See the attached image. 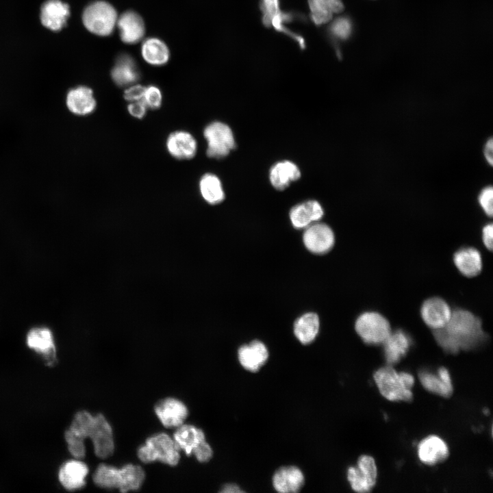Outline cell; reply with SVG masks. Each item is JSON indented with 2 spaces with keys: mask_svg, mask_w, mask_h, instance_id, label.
Masks as SVG:
<instances>
[{
  "mask_svg": "<svg viewBox=\"0 0 493 493\" xmlns=\"http://www.w3.org/2000/svg\"><path fill=\"white\" fill-rule=\"evenodd\" d=\"M435 340L442 350L455 355L460 351H472L481 346L487 339L482 322L472 312L464 309L452 311L444 327L433 330Z\"/></svg>",
  "mask_w": 493,
  "mask_h": 493,
  "instance_id": "obj_1",
  "label": "cell"
},
{
  "mask_svg": "<svg viewBox=\"0 0 493 493\" xmlns=\"http://www.w3.org/2000/svg\"><path fill=\"white\" fill-rule=\"evenodd\" d=\"M65 433L84 442L90 438L92 442L95 455L107 458L114 450L112 429L103 415L95 416L81 410L77 412Z\"/></svg>",
  "mask_w": 493,
  "mask_h": 493,
  "instance_id": "obj_2",
  "label": "cell"
},
{
  "mask_svg": "<svg viewBox=\"0 0 493 493\" xmlns=\"http://www.w3.org/2000/svg\"><path fill=\"white\" fill-rule=\"evenodd\" d=\"M144 477L143 469L138 465L127 464L121 468H117L101 464L95 470L92 479L94 483L100 488L118 489L125 492L138 490Z\"/></svg>",
  "mask_w": 493,
  "mask_h": 493,
  "instance_id": "obj_3",
  "label": "cell"
},
{
  "mask_svg": "<svg viewBox=\"0 0 493 493\" xmlns=\"http://www.w3.org/2000/svg\"><path fill=\"white\" fill-rule=\"evenodd\" d=\"M373 379L380 394L385 399L394 402H411L413 400L412 390L415 379L411 373L398 372L393 366L386 364L375 371Z\"/></svg>",
  "mask_w": 493,
  "mask_h": 493,
  "instance_id": "obj_4",
  "label": "cell"
},
{
  "mask_svg": "<svg viewBox=\"0 0 493 493\" xmlns=\"http://www.w3.org/2000/svg\"><path fill=\"white\" fill-rule=\"evenodd\" d=\"M84 27L92 34L108 36L112 34L118 19L116 9L110 3L98 0L89 3L82 13Z\"/></svg>",
  "mask_w": 493,
  "mask_h": 493,
  "instance_id": "obj_5",
  "label": "cell"
},
{
  "mask_svg": "<svg viewBox=\"0 0 493 493\" xmlns=\"http://www.w3.org/2000/svg\"><path fill=\"white\" fill-rule=\"evenodd\" d=\"M179 448L173 438L164 433L149 438L138 450V456L144 463L159 461L175 466L180 458Z\"/></svg>",
  "mask_w": 493,
  "mask_h": 493,
  "instance_id": "obj_6",
  "label": "cell"
},
{
  "mask_svg": "<svg viewBox=\"0 0 493 493\" xmlns=\"http://www.w3.org/2000/svg\"><path fill=\"white\" fill-rule=\"evenodd\" d=\"M355 329L362 340L368 345H381L392 331L389 320L381 314L367 311L356 319Z\"/></svg>",
  "mask_w": 493,
  "mask_h": 493,
  "instance_id": "obj_7",
  "label": "cell"
},
{
  "mask_svg": "<svg viewBox=\"0 0 493 493\" xmlns=\"http://www.w3.org/2000/svg\"><path fill=\"white\" fill-rule=\"evenodd\" d=\"M207 140L208 157L220 159L235 148L236 142L231 128L226 124L215 121L207 125L203 131Z\"/></svg>",
  "mask_w": 493,
  "mask_h": 493,
  "instance_id": "obj_8",
  "label": "cell"
},
{
  "mask_svg": "<svg viewBox=\"0 0 493 493\" xmlns=\"http://www.w3.org/2000/svg\"><path fill=\"white\" fill-rule=\"evenodd\" d=\"M377 467L375 459L369 455H362L357 465L347 470V479L353 490L359 493L370 492L377 483Z\"/></svg>",
  "mask_w": 493,
  "mask_h": 493,
  "instance_id": "obj_9",
  "label": "cell"
},
{
  "mask_svg": "<svg viewBox=\"0 0 493 493\" xmlns=\"http://www.w3.org/2000/svg\"><path fill=\"white\" fill-rule=\"evenodd\" d=\"M27 346L40 355L48 366L57 362L56 348L52 331L40 326L31 328L26 336Z\"/></svg>",
  "mask_w": 493,
  "mask_h": 493,
  "instance_id": "obj_10",
  "label": "cell"
},
{
  "mask_svg": "<svg viewBox=\"0 0 493 493\" xmlns=\"http://www.w3.org/2000/svg\"><path fill=\"white\" fill-rule=\"evenodd\" d=\"M453 309L441 297L432 296L425 300L420 314L423 323L432 330L439 329L449 320Z\"/></svg>",
  "mask_w": 493,
  "mask_h": 493,
  "instance_id": "obj_11",
  "label": "cell"
},
{
  "mask_svg": "<svg viewBox=\"0 0 493 493\" xmlns=\"http://www.w3.org/2000/svg\"><path fill=\"white\" fill-rule=\"evenodd\" d=\"M303 240L305 247L310 252L323 254L333 248L335 236L329 226L316 222L305 228Z\"/></svg>",
  "mask_w": 493,
  "mask_h": 493,
  "instance_id": "obj_12",
  "label": "cell"
},
{
  "mask_svg": "<svg viewBox=\"0 0 493 493\" xmlns=\"http://www.w3.org/2000/svg\"><path fill=\"white\" fill-rule=\"evenodd\" d=\"M422 387L428 392L444 398H449L453 393V385L449 371L441 366L436 372L421 369L418 373Z\"/></svg>",
  "mask_w": 493,
  "mask_h": 493,
  "instance_id": "obj_13",
  "label": "cell"
},
{
  "mask_svg": "<svg viewBox=\"0 0 493 493\" xmlns=\"http://www.w3.org/2000/svg\"><path fill=\"white\" fill-rule=\"evenodd\" d=\"M417 453L422 464L434 466L448 458L449 448L442 438L435 435H430L418 443Z\"/></svg>",
  "mask_w": 493,
  "mask_h": 493,
  "instance_id": "obj_14",
  "label": "cell"
},
{
  "mask_svg": "<svg viewBox=\"0 0 493 493\" xmlns=\"http://www.w3.org/2000/svg\"><path fill=\"white\" fill-rule=\"evenodd\" d=\"M68 110L76 116H87L92 114L97 106L92 90L86 86L71 88L65 99Z\"/></svg>",
  "mask_w": 493,
  "mask_h": 493,
  "instance_id": "obj_15",
  "label": "cell"
},
{
  "mask_svg": "<svg viewBox=\"0 0 493 493\" xmlns=\"http://www.w3.org/2000/svg\"><path fill=\"white\" fill-rule=\"evenodd\" d=\"M88 468L81 459H73L65 462L58 470V477L62 486L69 491L82 488L86 485Z\"/></svg>",
  "mask_w": 493,
  "mask_h": 493,
  "instance_id": "obj_16",
  "label": "cell"
},
{
  "mask_svg": "<svg viewBox=\"0 0 493 493\" xmlns=\"http://www.w3.org/2000/svg\"><path fill=\"white\" fill-rule=\"evenodd\" d=\"M116 26L121 40L126 44H136L145 34V25L142 16L133 10H127L118 16Z\"/></svg>",
  "mask_w": 493,
  "mask_h": 493,
  "instance_id": "obj_17",
  "label": "cell"
},
{
  "mask_svg": "<svg viewBox=\"0 0 493 493\" xmlns=\"http://www.w3.org/2000/svg\"><path fill=\"white\" fill-rule=\"evenodd\" d=\"M412 344L410 336L402 329L391 331L381 344L386 364L393 366L405 357Z\"/></svg>",
  "mask_w": 493,
  "mask_h": 493,
  "instance_id": "obj_18",
  "label": "cell"
},
{
  "mask_svg": "<svg viewBox=\"0 0 493 493\" xmlns=\"http://www.w3.org/2000/svg\"><path fill=\"white\" fill-rule=\"evenodd\" d=\"M69 16V5L61 0H47L40 8L41 23L53 31H60L64 27Z\"/></svg>",
  "mask_w": 493,
  "mask_h": 493,
  "instance_id": "obj_19",
  "label": "cell"
},
{
  "mask_svg": "<svg viewBox=\"0 0 493 493\" xmlns=\"http://www.w3.org/2000/svg\"><path fill=\"white\" fill-rule=\"evenodd\" d=\"M173 440L179 450H182L188 455L194 456L201 451L207 443L203 431L193 425H184L177 427L173 434Z\"/></svg>",
  "mask_w": 493,
  "mask_h": 493,
  "instance_id": "obj_20",
  "label": "cell"
},
{
  "mask_svg": "<svg viewBox=\"0 0 493 493\" xmlns=\"http://www.w3.org/2000/svg\"><path fill=\"white\" fill-rule=\"evenodd\" d=\"M155 412L164 427L177 428L184 424L188 412L181 401L174 398H166L155 405Z\"/></svg>",
  "mask_w": 493,
  "mask_h": 493,
  "instance_id": "obj_21",
  "label": "cell"
},
{
  "mask_svg": "<svg viewBox=\"0 0 493 493\" xmlns=\"http://www.w3.org/2000/svg\"><path fill=\"white\" fill-rule=\"evenodd\" d=\"M166 145L168 153L178 160L192 159L197 151L195 138L186 131L171 133L167 138Z\"/></svg>",
  "mask_w": 493,
  "mask_h": 493,
  "instance_id": "obj_22",
  "label": "cell"
},
{
  "mask_svg": "<svg viewBox=\"0 0 493 493\" xmlns=\"http://www.w3.org/2000/svg\"><path fill=\"white\" fill-rule=\"evenodd\" d=\"M111 77L118 86H131L140 79V71L135 60L127 53H121L116 59Z\"/></svg>",
  "mask_w": 493,
  "mask_h": 493,
  "instance_id": "obj_23",
  "label": "cell"
},
{
  "mask_svg": "<svg viewBox=\"0 0 493 493\" xmlns=\"http://www.w3.org/2000/svg\"><path fill=\"white\" fill-rule=\"evenodd\" d=\"M457 270L464 277H474L480 274L483 268L481 254L472 246L462 247L456 251L453 257Z\"/></svg>",
  "mask_w": 493,
  "mask_h": 493,
  "instance_id": "obj_24",
  "label": "cell"
},
{
  "mask_svg": "<svg viewBox=\"0 0 493 493\" xmlns=\"http://www.w3.org/2000/svg\"><path fill=\"white\" fill-rule=\"evenodd\" d=\"M238 357L243 368L251 372H256L267 361L268 351L263 342L253 340L239 348Z\"/></svg>",
  "mask_w": 493,
  "mask_h": 493,
  "instance_id": "obj_25",
  "label": "cell"
},
{
  "mask_svg": "<svg viewBox=\"0 0 493 493\" xmlns=\"http://www.w3.org/2000/svg\"><path fill=\"white\" fill-rule=\"evenodd\" d=\"M272 482L278 492H297L304 483V475L296 466H283L275 472Z\"/></svg>",
  "mask_w": 493,
  "mask_h": 493,
  "instance_id": "obj_26",
  "label": "cell"
},
{
  "mask_svg": "<svg viewBox=\"0 0 493 493\" xmlns=\"http://www.w3.org/2000/svg\"><path fill=\"white\" fill-rule=\"evenodd\" d=\"M323 214L320 204L316 201L310 200L294 206L290 210V218L295 228L303 229L320 220Z\"/></svg>",
  "mask_w": 493,
  "mask_h": 493,
  "instance_id": "obj_27",
  "label": "cell"
},
{
  "mask_svg": "<svg viewBox=\"0 0 493 493\" xmlns=\"http://www.w3.org/2000/svg\"><path fill=\"white\" fill-rule=\"evenodd\" d=\"M301 177L299 167L292 162H279L270 168L269 178L272 186L278 190L286 188Z\"/></svg>",
  "mask_w": 493,
  "mask_h": 493,
  "instance_id": "obj_28",
  "label": "cell"
},
{
  "mask_svg": "<svg viewBox=\"0 0 493 493\" xmlns=\"http://www.w3.org/2000/svg\"><path fill=\"white\" fill-rule=\"evenodd\" d=\"M308 3L311 18L318 25L329 22L344 9L342 0H309Z\"/></svg>",
  "mask_w": 493,
  "mask_h": 493,
  "instance_id": "obj_29",
  "label": "cell"
},
{
  "mask_svg": "<svg viewBox=\"0 0 493 493\" xmlns=\"http://www.w3.org/2000/svg\"><path fill=\"white\" fill-rule=\"evenodd\" d=\"M141 55L144 60L153 66L166 64L170 58L167 45L157 38H148L141 45Z\"/></svg>",
  "mask_w": 493,
  "mask_h": 493,
  "instance_id": "obj_30",
  "label": "cell"
},
{
  "mask_svg": "<svg viewBox=\"0 0 493 493\" xmlns=\"http://www.w3.org/2000/svg\"><path fill=\"white\" fill-rule=\"evenodd\" d=\"M319 318L315 313H306L300 316L294 323V333L296 338L303 344L311 343L319 331Z\"/></svg>",
  "mask_w": 493,
  "mask_h": 493,
  "instance_id": "obj_31",
  "label": "cell"
},
{
  "mask_svg": "<svg viewBox=\"0 0 493 493\" xmlns=\"http://www.w3.org/2000/svg\"><path fill=\"white\" fill-rule=\"evenodd\" d=\"M199 190L203 199L209 204H218L225 199L221 181L212 173H206L201 177L199 181Z\"/></svg>",
  "mask_w": 493,
  "mask_h": 493,
  "instance_id": "obj_32",
  "label": "cell"
},
{
  "mask_svg": "<svg viewBox=\"0 0 493 493\" xmlns=\"http://www.w3.org/2000/svg\"><path fill=\"white\" fill-rule=\"evenodd\" d=\"M279 5V0H262L260 8L266 26L275 27L283 21L285 14L280 12Z\"/></svg>",
  "mask_w": 493,
  "mask_h": 493,
  "instance_id": "obj_33",
  "label": "cell"
},
{
  "mask_svg": "<svg viewBox=\"0 0 493 493\" xmlns=\"http://www.w3.org/2000/svg\"><path fill=\"white\" fill-rule=\"evenodd\" d=\"M162 101V95L158 87L154 85L145 87L142 101L147 108L158 109L161 106Z\"/></svg>",
  "mask_w": 493,
  "mask_h": 493,
  "instance_id": "obj_34",
  "label": "cell"
},
{
  "mask_svg": "<svg viewBox=\"0 0 493 493\" xmlns=\"http://www.w3.org/2000/svg\"><path fill=\"white\" fill-rule=\"evenodd\" d=\"M330 30L333 35L336 38L345 40L349 38L351 34V23L347 18H338L332 23L330 27Z\"/></svg>",
  "mask_w": 493,
  "mask_h": 493,
  "instance_id": "obj_35",
  "label": "cell"
},
{
  "mask_svg": "<svg viewBox=\"0 0 493 493\" xmlns=\"http://www.w3.org/2000/svg\"><path fill=\"white\" fill-rule=\"evenodd\" d=\"M479 203L488 216L493 214V189L492 186L484 188L479 195Z\"/></svg>",
  "mask_w": 493,
  "mask_h": 493,
  "instance_id": "obj_36",
  "label": "cell"
},
{
  "mask_svg": "<svg viewBox=\"0 0 493 493\" xmlns=\"http://www.w3.org/2000/svg\"><path fill=\"white\" fill-rule=\"evenodd\" d=\"M145 86L140 84H133L125 89L124 98L126 101L131 103L142 101Z\"/></svg>",
  "mask_w": 493,
  "mask_h": 493,
  "instance_id": "obj_37",
  "label": "cell"
},
{
  "mask_svg": "<svg viewBox=\"0 0 493 493\" xmlns=\"http://www.w3.org/2000/svg\"><path fill=\"white\" fill-rule=\"evenodd\" d=\"M127 110L132 116L142 118L145 116L147 108L142 101H139L130 103L127 106Z\"/></svg>",
  "mask_w": 493,
  "mask_h": 493,
  "instance_id": "obj_38",
  "label": "cell"
},
{
  "mask_svg": "<svg viewBox=\"0 0 493 493\" xmlns=\"http://www.w3.org/2000/svg\"><path fill=\"white\" fill-rule=\"evenodd\" d=\"M482 242L485 247L492 251L493 248V225L492 223L486 224L482 229Z\"/></svg>",
  "mask_w": 493,
  "mask_h": 493,
  "instance_id": "obj_39",
  "label": "cell"
},
{
  "mask_svg": "<svg viewBox=\"0 0 493 493\" xmlns=\"http://www.w3.org/2000/svg\"><path fill=\"white\" fill-rule=\"evenodd\" d=\"M493 141L492 138H490L485 145L484 149V155L487 160V162L489 163L490 165H492L493 163Z\"/></svg>",
  "mask_w": 493,
  "mask_h": 493,
  "instance_id": "obj_40",
  "label": "cell"
},
{
  "mask_svg": "<svg viewBox=\"0 0 493 493\" xmlns=\"http://www.w3.org/2000/svg\"><path fill=\"white\" fill-rule=\"evenodd\" d=\"M221 492H225V493H236V492H242V491L240 489V488L233 483H229L225 485H224L220 490Z\"/></svg>",
  "mask_w": 493,
  "mask_h": 493,
  "instance_id": "obj_41",
  "label": "cell"
}]
</instances>
